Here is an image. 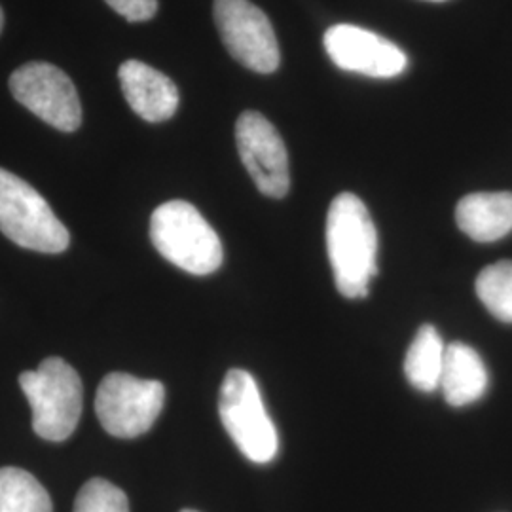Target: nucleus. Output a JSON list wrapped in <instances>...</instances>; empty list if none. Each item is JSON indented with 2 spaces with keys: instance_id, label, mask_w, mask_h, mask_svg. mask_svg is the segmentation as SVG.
<instances>
[{
  "instance_id": "0eeeda50",
  "label": "nucleus",
  "mask_w": 512,
  "mask_h": 512,
  "mask_svg": "<svg viewBox=\"0 0 512 512\" xmlns=\"http://www.w3.org/2000/svg\"><path fill=\"white\" fill-rule=\"evenodd\" d=\"M213 16L230 55L249 71L270 74L279 67V44L268 16L249 0H215Z\"/></svg>"
},
{
  "instance_id": "9b49d317",
  "label": "nucleus",
  "mask_w": 512,
  "mask_h": 512,
  "mask_svg": "<svg viewBox=\"0 0 512 512\" xmlns=\"http://www.w3.org/2000/svg\"><path fill=\"white\" fill-rule=\"evenodd\" d=\"M118 78L129 107L145 122H165L179 109L181 95L175 82L147 63L128 59L120 65Z\"/></svg>"
},
{
  "instance_id": "412c9836",
  "label": "nucleus",
  "mask_w": 512,
  "mask_h": 512,
  "mask_svg": "<svg viewBox=\"0 0 512 512\" xmlns=\"http://www.w3.org/2000/svg\"><path fill=\"white\" fill-rule=\"evenodd\" d=\"M181 512H198V511H190V509H186V511H181Z\"/></svg>"
},
{
  "instance_id": "f3484780",
  "label": "nucleus",
  "mask_w": 512,
  "mask_h": 512,
  "mask_svg": "<svg viewBox=\"0 0 512 512\" xmlns=\"http://www.w3.org/2000/svg\"><path fill=\"white\" fill-rule=\"evenodd\" d=\"M73 512H129L128 495L105 478H92L76 495Z\"/></svg>"
},
{
  "instance_id": "39448f33",
  "label": "nucleus",
  "mask_w": 512,
  "mask_h": 512,
  "mask_svg": "<svg viewBox=\"0 0 512 512\" xmlns=\"http://www.w3.org/2000/svg\"><path fill=\"white\" fill-rule=\"evenodd\" d=\"M220 421L239 452L258 465L274 461L279 437L260 397L255 378L241 368L224 376L219 393Z\"/></svg>"
},
{
  "instance_id": "9d476101",
  "label": "nucleus",
  "mask_w": 512,
  "mask_h": 512,
  "mask_svg": "<svg viewBox=\"0 0 512 512\" xmlns=\"http://www.w3.org/2000/svg\"><path fill=\"white\" fill-rule=\"evenodd\" d=\"M325 50L338 69L372 78H393L408 67V57L395 42L348 23L330 27Z\"/></svg>"
},
{
  "instance_id": "a211bd4d",
  "label": "nucleus",
  "mask_w": 512,
  "mask_h": 512,
  "mask_svg": "<svg viewBox=\"0 0 512 512\" xmlns=\"http://www.w3.org/2000/svg\"><path fill=\"white\" fill-rule=\"evenodd\" d=\"M110 8L131 23H141L154 18L158 12V0H105Z\"/></svg>"
},
{
  "instance_id": "6e6552de",
  "label": "nucleus",
  "mask_w": 512,
  "mask_h": 512,
  "mask_svg": "<svg viewBox=\"0 0 512 512\" xmlns=\"http://www.w3.org/2000/svg\"><path fill=\"white\" fill-rule=\"evenodd\" d=\"M10 92L52 128L73 133L82 124L80 97L73 80L52 63L33 61L19 67L10 76Z\"/></svg>"
},
{
  "instance_id": "f03ea898",
  "label": "nucleus",
  "mask_w": 512,
  "mask_h": 512,
  "mask_svg": "<svg viewBox=\"0 0 512 512\" xmlns=\"http://www.w3.org/2000/svg\"><path fill=\"white\" fill-rule=\"evenodd\" d=\"M150 239L165 260L188 274H213L224 260L213 226L192 203L183 200L164 203L152 213Z\"/></svg>"
},
{
  "instance_id": "1a4fd4ad",
  "label": "nucleus",
  "mask_w": 512,
  "mask_h": 512,
  "mask_svg": "<svg viewBox=\"0 0 512 512\" xmlns=\"http://www.w3.org/2000/svg\"><path fill=\"white\" fill-rule=\"evenodd\" d=\"M236 143L256 188L268 198H285L291 188L289 154L272 122L255 110L243 112L236 124Z\"/></svg>"
},
{
  "instance_id": "f8f14e48",
  "label": "nucleus",
  "mask_w": 512,
  "mask_h": 512,
  "mask_svg": "<svg viewBox=\"0 0 512 512\" xmlns=\"http://www.w3.org/2000/svg\"><path fill=\"white\" fill-rule=\"evenodd\" d=\"M459 230L478 243H492L512 232V192H476L456 207Z\"/></svg>"
},
{
  "instance_id": "20e7f679",
  "label": "nucleus",
  "mask_w": 512,
  "mask_h": 512,
  "mask_svg": "<svg viewBox=\"0 0 512 512\" xmlns=\"http://www.w3.org/2000/svg\"><path fill=\"white\" fill-rule=\"evenodd\" d=\"M0 232L23 249L57 255L71 236L52 207L18 175L0 167Z\"/></svg>"
},
{
  "instance_id": "dca6fc26",
  "label": "nucleus",
  "mask_w": 512,
  "mask_h": 512,
  "mask_svg": "<svg viewBox=\"0 0 512 512\" xmlns=\"http://www.w3.org/2000/svg\"><path fill=\"white\" fill-rule=\"evenodd\" d=\"M476 294L495 319L512 323V260L484 268L476 279Z\"/></svg>"
},
{
  "instance_id": "6ab92c4d",
  "label": "nucleus",
  "mask_w": 512,
  "mask_h": 512,
  "mask_svg": "<svg viewBox=\"0 0 512 512\" xmlns=\"http://www.w3.org/2000/svg\"><path fill=\"white\" fill-rule=\"evenodd\" d=\"M2 27H4V14H2V8H0V33H2Z\"/></svg>"
},
{
  "instance_id": "423d86ee",
  "label": "nucleus",
  "mask_w": 512,
  "mask_h": 512,
  "mask_svg": "<svg viewBox=\"0 0 512 512\" xmlns=\"http://www.w3.org/2000/svg\"><path fill=\"white\" fill-rule=\"evenodd\" d=\"M164 404L162 382L141 380L126 372H112L97 389L95 414L112 437L135 439L152 429Z\"/></svg>"
},
{
  "instance_id": "7ed1b4c3",
  "label": "nucleus",
  "mask_w": 512,
  "mask_h": 512,
  "mask_svg": "<svg viewBox=\"0 0 512 512\" xmlns=\"http://www.w3.org/2000/svg\"><path fill=\"white\" fill-rule=\"evenodd\" d=\"M19 387L33 410V429L40 439H69L82 414L84 389L78 372L67 361L50 357L19 376Z\"/></svg>"
},
{
  "instance_id": "4468645a",
  "label": "nucleus",
  "mask_w": 512,
  "mask_h": 512,
  "mask_svg": "<svg viewBox=\"0 0 512 512\" xmlns=\"http://www.w3.org/2000/svg\"><path fill=\"white\" fill-rule=\"evenodd\" d=\"M446 346L433 325H423L404 359V374L418 391L433 393L439 389Z\"/></svg>"
},
{
  "instance_id": "f257e3e1",
  "label": "nucleus",
  "mask_w": 512,
  "mask_h": 512,
  "mask_svg": "<svg viewBox=\"0 0 512 512\" xmlns=\"http://www.w3.org/2000/svg\"><path fill=\"white\" fill-rule=\"evenodd\" d=\"M327 251L338 291L351 300L366 298L378 274V232L355 194L344 192L330 203Z\"/></svg>"
},
{
  "instance_id": "ddd939ff",
  "label": "nucleus",
  "mask_w": 512,
  "mask_h": 512,
  "mask_svg": "<svg viewBox=\"0 0 512 512\" xmlns=\"http://www.w3.org/2000/svg\"><path fill=\"white\" fill-rule=\"evenodd\" d=\"M439 387L450 406L478 401L488 389V370L478 351L461 342L446 346Z\"/></svg>"
},
{
  "instance_id": "aec40b11",
  "label": "nucleus",
  "mask_w": 512,
  "mask_h": 512,
  "mask_svg": "<svg viewBox=\"0 0 512 512\" xmlns=\"http://www.w3.org/2000/svg\"><path fill=\"white\" fill-rule=\"evenodd\" d=\"M427 2H446V0H427Z\"/></svg>"
},
{
  "instance_id": "2eb2a0df",
  "label": "nucleus",
  "mask_w": 512,
  "mask_h": 512,
  "mask_svg": "<svg viewBox=\"0 0 512 512\" xmlns=\"http://www.w3.org/2000/svg\"><path fill=\"white\" fill-rule=\"evenodd\" d=\"M52 511V497L35 476L18 467L0 469V512Z\"/></svg>"
}]
</instances>
